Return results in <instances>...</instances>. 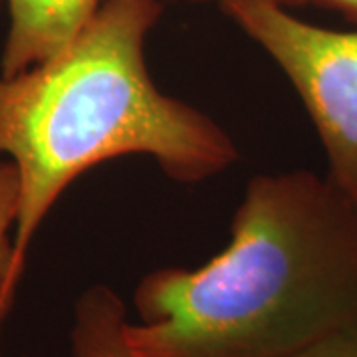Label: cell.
Here are the masks:
<instances>
[{
  "label": "cell",
  "instance_id": "1",
  "mask_svg": "<svg viewBox=\"0 0 357 357\" xmlns=\"http://www.w3.org/2000/svg\"><path fill=\"white\" fill-rule=\"evenodd\" d=\"M137 357H292L357 318V199L328 175L250 178L230 243L133 292Z\"/></svg>",
  "mask_w": 357,
  "mask_h": 357
},
{
  "label": "cell",
  "instance_id": "2",
  "mask_svg": "<svg viewBox=\"0 0 357 357\" xmlns=\"http://www.w3.org/2000/svg\"><path fill=\"white\" fill-rule=\"evenodd\" d=\"M159 0H103L79 38L24 74H0V157L20 181L16 264L60 195L115 157H151L177 183H201L236 159L215 119L157 88L145 60Z\"/></svg>",
  "mask_w": 357,
  "mask_h": 357
},
{
  "label": "cell",
  "instance_id": "3",
  "mask_svg": "<svg viewBox=\"0 0 357 357\" xmlns=\"http://www.w3.org/2000/svg\"><path fill=\"white\" fill-rule=\"evenodd\" d=\"M290 79L318 131L328 177L357 199V30H330L272 0L218 2Z\"/></svg>",
  "mask_w": 357,
  "mask_h": 357
},
{
  "label": "cell",
  "instance_id": "4",
  "mask_svg": "<svg viewBox=\"0 0 357 357\" xmlns=\"http://www.w3.org/2000/svg\"><path fill=\"white\" fill-rule=\"evenodd\" d=\"M10 26L0 74H24L66 52L100 13L103 0H6Z\"/></svg>",
  "mask_w": 357,
  "mask_h": 357
},
{
  "label": "cell",
  "instance_id": "5",
  "mask_svg": "<svg viewBox=\"0 0 357 357\" xmlns=\"http://www.w3.org/2000/svg\"><path fill=\"white\" fill-rule=\"evenodd\" d=\"M128 312L121 298L96 284L77 298L72 321L74 357H137L126 342Z\"/></svg>",
  "mask_w": 357,
  "mask_h": 357
},
{
  "label": "cell",
  "instance_id": "6",
  "mask_svg": "<svg viewBox=\"0 0 357 357\" xmlns=\"http://www.w3.org/2000/svg\"><path fill=\"white\" fill-rule=\"evenodd\" d=\"M20 211V181L16 167L0 159V324L13 306L14 292L22 276L16 264L14 230Z\"/></svg>",
  "mask_w": 357,
  "mask_h": 357
},
{
  "label": "cell",
  "instance_id": "7",
  "mask_svg": "<svg viewBox=\"0 0 357 357\" xmlns=\"http://www.w3.org/2000/svg\"><path fill=\"white\" fill-rule=\"evenodd\" d=\"M292 357H357V318Z\"/></svg>",
  "mask_w": 357,
  "mask_h": 357
},
{
  "label": "cell",
  "instance_id": "8",
  "mask_svg": "<svg viewBox=\"0 0 357 357\" xmlns=\"http://www.w3.org/2000/svg\"><path fill=\"white\" fill-rule=\"evenodd\" d=\"M307 2H314V4H321L326 8H332L342 13L345 18H349L354 24H357V0H306Z\"/></svg>",
  "mask_w": 357,
  "mask_h": 357
},
{
  "label": "cell",
  "instance_id": "9",
  "mask_svg": "<svg viewBox=\"0 0 357 357\" xmlns=\"http://www.w3.org/2000/svg\"><path fill=\"white\" fill-rule=\"evenodd\" d=\"M185 2H222V0H185ZM276 4H282V6H300V4H306V0H272Z\"/></svg>",
  "mask_w": 357,
  "mask_h": 357
},
{
  "label": "cell",
  "instance_id": "10",
  "mask_svg": "<svg viewBox=\"0 0 357 357\" xmlns=\"http://www.w3.org/2000/svg\"><path fill=\"white\" fill-rule=\"evenodd\" d=\"M0 2H2V0H0Z\"/></svg>",
  "mask_w": 357,
  "mask_h": 357
}]
</instances>
